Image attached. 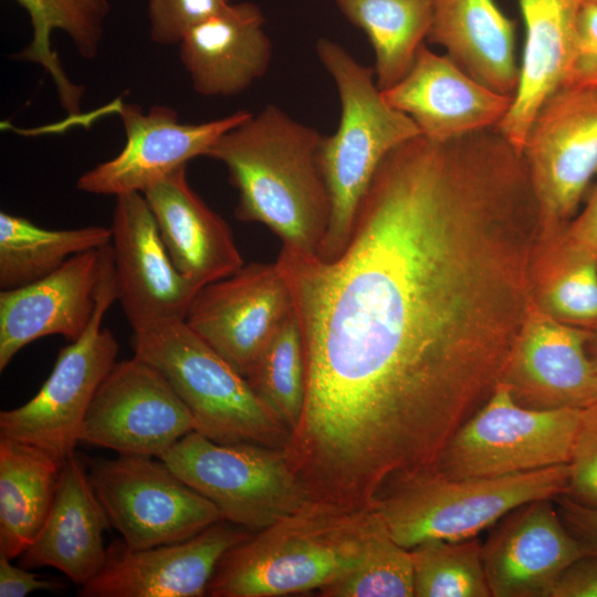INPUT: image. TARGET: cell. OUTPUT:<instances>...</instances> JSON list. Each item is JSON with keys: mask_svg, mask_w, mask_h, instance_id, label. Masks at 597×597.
Wrapping results in <instances>:
<instances>
[{"mask_svg": "<svg viewBox=\"0 0 597 597\" xmlns=\"http://www.w3.org/2000/svg\"><path fill=\"white\" fill-rule=\"evenodd\" d=\"M381 92L415 122L421 136L438 143L495 128L513 101V95L488 88L426 44L406 75Z\"/></svg>", "mask_w": 597, "mask_h": 597, "instance_id": "19", "label": "cell"}, {"mask_svg": "<svg viewBox=\"0 0 597 597\" xmlns=\"http://www.w3.org/2000/svg\"><path fill=\"white\" fill-rule=\"evenodd\" d=\"M142 193L172 263L192 282L202 287L244 265L229 224L190 187L186 166Z\"/></svg>", "mask_w": 597, "mask_h": 597, "instance_id": "23", "label": "cell"}, {"mask_svg": "<svg viewBox=\"0 0 597 597\" xmlns=\"http://www.w3.org/2000/svg\"><path fill=\"white\" fill-rule=\"evenodd\" d=\"M118 114L125 132L124 147L78 177L76 187L83 192L115 197L144 192L189 160L207 156L226 132L252 112L239 109L199 124L181 123L177 112L165 105H154L145 113L139 105L122 104Z\"/></svg>", "mask_w": 597, "mask_h": 597, "instance_id": "13", "label": "cell"}, {"mask_svg": "<svg viewBox=\"0 0 597 597\" xmlns=\"http://www.w3.org/2000/svg\"><path fill=\"white\" fill-rule=\"evenodd\" d=\"M231 2L232 0H148L150 38L161 45L179 44L189 30Z\"/></svg>", "mask_w": 597, "mask_h": 597, "instance_id": "34", "label": "cell"}, {"mask_svg": "<svg viewBox=\"0 0 597 597\" xmlns=\"http://www.w3.org/2000/svg\"><path fill=\"white\" fill-rule=\"evenodd\" d=\"M557 512L584 554L597 555V509L582 505L565 494L554 499Z\"/></svg>", "mask_w": 597, "mask_h": 597, "instance_id": "38", "label": "cell"}, {"mask_svg": "<svg viewBox=\"0 0 597 597\" xmlns=\"http://www.w3.org/2000/svg\"><path fill=\"white\" fill-rule=\"evenodd\" d=\"M544 244L597 260V176L585 196L583 207L563 233Z\"/></svg>", "mask_w": 597, "mask_h": 597, "instance_id": "37", "label": "cell"}, {"mask_svg": "<svg viewBox=\"0 0 597 597\" xmlns=\"http://www.w3.org/2000/svg\"><path fill=\"white\" fill-rule=\"evenodd\" d=\"M63 463L0 437V553L13 559L31 544L52 505Z\"/></svg>", "mask_w": 597, "mask_h": 597, "instance_id": "26", "label": "cell"}, {"mask_svg": "<svg viewBox=\"0 0 597 597\" xmlns=\"http://www.w3.org/2000/svg\"><path fill=\"white\" fill-rule=\"evenodd\" d=\"M315 52L335 83L341 105L338 126L332 135H323L318 151L331 200L329 226L318 256L332 260L345 249L358 206L384 159L421 133L386 101L374 67L327 38L316 41Z\"/></svg>", "mask_w": 597, "mask_h": 597, "instance_id": "4", "label": "cell"}, {"mask_svg": "<svg viewBox=\"0 0 597 597\" xmlns=\"http://www.w3.org/2000/svg\"><path fill=\"white\" fill-rule=\"evenodd\" d=\"M160 460L209 500L223 520L252 532L312 500L284 449L249 442L219 443L192 431Z\"/></svg>", "mask_w": 597, "mask_h": 597, "instance_id": "8", "label": "cell"}, {"mask_svg": "<svg viewBox=\"0 0 597 597\" xmlns=\"http://www.w3.org/2000/svg\"><path fill=\"white\" fill-rule=\"evenodd\" d=\"M86 467L109 526L129 548L181 542L223 520L158 458L118 454L91 459Z\"/></svg>", "mask_w": 597, "mask_h": 597, "instance_id": "11", "label": "cell"}, {"mask_svg": "<svg viewBox=\"0 0 597 597\" xmlns=\"http://www.w3.org/2000/svg\"><path fill=\"white\" fill-rule=\"evenodd\" d=\"M108 526L90 483L87 467L74 453L62 465L49 513L19 556V565L28 569L55 568L83 587L106 562L103 535Z\"/></svg>", "mask_w": 597, "mask_h": 597, "instance_id": "22", "label": "cell"}, {"mask_svg": "<svg viewBox=\"0 0 597 597\" xmlns=\"http://www.w3.org/2000/svg\"><path fill=\"white\" fill-rule=\"evenodd\" d=\"M105 247L73 255L51 274L0 292V370L28 344L50 335L70 342L87 328L96 306Z\"/></svg>", "mask_w": 597, "mask_h": 597, "instance_id": "20", "label": "cell"}, {"mask_svg": "<svg viewBox=\"0 0 597 597\" xmlns=\"http://www.w3.org/2000/svg\"><path fill=\"white\" fill-rule=\"evenodd\" d=\"M349 23L360 29L374 51L376 83L385 91L411 67L427 41L432 0H333Z\"/></svg>", "mask_w": 597, "mask_h": 597, "instance_id": "28", "label": "cell"}, {"mask_svg": "<svg viewBox=\"0 0 597 597\" xmlns=\"http://www.w3.org/2000/svg\"><path fill=\"white\" fill-rule=\"evenodd\" d=\"M134 357L157 368L190 411L195 431L219 443L284 449L290 432L265 408L248 379L185 320L134 329Z\"/></svg>", "mask_w": 597, "mask_h": 597, "instance_id": "6", "label": "cell"}, {"mask_svg": "<svg viewBox=\"0 0 597 597\" xmlns=\"http://www.w3.org/2000/svg\"><path fill=\"white\" fill-rule=\"evenodd\" d=\"M111 227L46 229L27 218L0 212V287L38 281L73 255L111 244Z\"/></svg>", "mask_w": 597, "mask_h": 597, "instance_id": "29", "label": "cell"}, {"mask_svg": "<svg viewBox=\"0 0 597 597\" xmlns=\"http://www.w3.org/2000/svg\"><path fill=\"white\" fill-rule=\"evenodd\" d=\"M192 431V416L165 376L133 356L116 362L98 387L80 442L160 459Z\"/></svg>", "mask_w": 597, "mask_h": 597, "instance_id": "12", "label": "cell"}, {"mask_svg": "<svg viewBox=\"0 0 597 597\" xmlns=\"http://www.w3.org/2000/svg\"><path fill=\"white\" fill-rule=\"evenodd\" d=\"M565 495L597 509V401L582 409Z\"/></svg>", "mask_w": 597, "mask_h": 597, "instance_id": "35", "label": "cell"}, {"mask_svg": "<svg viewBox=\"0 0 597 597\" xmlns=\"http://www.w3.org/2000/svg\"><path fill=\"white\" fill-rule=\"evenodd\" d=\"M252 531L222 520L176 543L133 549L123 540L107 548L106 562L82 597H201L221 557Z\"/></svg>", "mask_w": 597, "mask_h": 597, "instance_id": "16", "label": "cell"}, {"mask_svg": "<svg viewBox=\"0 0 597 597\" xmlns=\"http://www.w3.org/2000/svg\"><path fill=\"white\" fill-rule=\"evenodd\" d=\"M265 22L254 2H231L185 34L180 61L197 94L234 96L265 75L273 52Z\"/></svg>", "mask_w": 597, "mask_h": 597, "instance_id": "21", "label": "cell"}, {"mask_svg": "<svg viewBox=\"0 0 597 597\" xmlns=\"http://www.w3.org/2000/svg\"><path fill=\"white\" fill-rule=\"evenodd\" d=\"M569 465L496 478H449L433 465L390 482L374 510L389 535L411 549L427 541L476 537L515 507L565 494Z\"/></svg>", "mask_w": 597, "mask_h": 597, "instance_id": "5", "label": "cell"}, {"mask_svg": "<svg viewBox=\"0 0 597 597\" xmlns=\"http://www.w3.org/2000/svg\"><path fill=\"white\" fill-rule=\"evenodd\" d=\"M117 300L111 244L93 317L84 333L60 349L40 390L25 404L0 412V437L33 446L61 463L75 453L92 400L116 364L119 345L102 322Z\"/></svg>", "mask_w": 597, "mask_h": 597, "instance_id": "7", "label": "cell"}, {"mask_svg": "<svg viewBox=\"0 0 597 597\" xmlns=\"http://www.w3.org/2000/svg\"><path fill=\"white\" fill-rule=\"evenodd\" d=\"M410 554L415 597H491L478 536L427 541Z\"/></svg>", "mask_w": 597, "mask_h": 597, "instance_id": "32", "label": "cell"}, {"mask_svg": "<svg viewBox=\"0 0 597 597\" xmlns=\"http://www.w3.org/2000/svg\"><path fill=\"white\" fill-rule=\"evenodd\" d=\"M490 530L482 558L491 597H552L562 573L584 555L554 499L522 504Z\"/></svg>", "mask_w": 597, "mask_h": 597, "instance_id": "18", "label": "cell"}, {"mask_svg": "<svg viewBox=\"0 0 597 597\" xmlns=\"http://www.w3.org/2000/svg\"><path fill=\"white\" fill-rule=\"evenodd\" d=\"M384 528L374 509L311 500L231 547L219 561L207 596L318 593L352 569Z\"/></svg>", "mask_w": 597, "mask_h": 597, "instance_id": "3", "label": "cell"}, {"mask_svg": "<svg viewBox=\"0 0 597 597\" xmlns=\"http://www.w3.org/2000/svg\"><path fill=\"white\" fill-rule=\"evenodd\" d=\"M584 0H519L525 27L520 78L495 129L519 151L543 102L564 85L572 63Z\"/></svg>", "mask_w": 597, "mask_h": 597, "instance_id": "24", "label": "cell"}, {"mask_svg": "<svg viewBox=\"0 0 597 597\" xmlns=\"http://www.w3.org/2000/svg\"><path fill=\"white\" fill-rule=\"evenodd\" d=\"M521 154L546 243L563 233L597 176V86L554 91L534 115Z\"/></svg>", "mask_w": 597, "mask_h": 597, "instance_id": "10", "label": "cell"}, {"mask_svg": "<svg viewBox=\"0 0 597 597\" xmlns=\"http://www.w3.org/2000/svg\"><path fill=\"white\" fill-rule=\"evenodd\" d=\"M11 561L0 553V597H24L40 590L60 593L65 589L63 583L40 578L31 569L13 565Z\"/></svg>", "mask_w": 597, "mask_h": 597, "instance_id": "39", "label": "cell"}, {"mask_svg": "<svg viewBox=\"0 0 597 597\" xmlns=\"http://www.w3.org/2000/svg\"><path fill=\"white\" fill-rule=\"evenodd\" d=\"M28 13L32 27L29 44L14 59L40 64L51 76L59 102L69 115L80 114L84 86L74 84L64 72L51 36L63 31L78 54L93 60L98 54L104 23L109 14L108 0H14Z\"/></svg>", "mask_w": 597, "mask_h": 597, "instance_id": "27", "label": "cell"}, {"mask_svg": "<svg viewBox=\"0 0 597 597\" xmlns=\"http://www.w3.org/2000/svg\"><path fill=\"white\" fill-rule=\"evenodd\" d=\"M588 1H595V2H597V0H588Z\"/></svg>", "mask_w": 597, "mask_h": 597, "instance_id": "42", "label": "cell"}, {"mask_svg": "<svg viewBox=\"0 0 597 597\" xmlns=\"http://www.w3.org/2000/svg\"><path fill=\"white\" fill-rule=\"evenodd\" d=\"M324 597H415L410 549L399 545L386 527L362 559L345 575L317 593Z\"/></svg>", "mask_w": 597, "mask_h": 597, "instance_id": "33", "label": "cell"}, {"mask_svg": "<svg viewBox=\"0 0 597 597\" xmlns=\"http://www.w3.org/2000/svg\"><path fill=\"white\" fill-rule=\"evenodd\" d=\"M582 409L520 406L500 383L450 438L433 467L449 478H496L567 464Z\"/></svg>", "mask_w": 597, "mask_h": 597, "instance_id": "9", "label": "cell"}, {"mask_svg": "<svg viewBox=\"0 0 597 597\" xmlns=\"http://www.w3.org/2000/svg\"><path fill=\"white\" fill-rule=\"evenodd\" d=\"M552 597H597V555L584 554L559 576Z\"/></svg>", "mask_w": 597, "mask_h": 597, "instance_id": "40", "label": "cell"}, {"mask_svg": "<svg viewBox=\"0 0 597 597\" xmlns=\"http://www.w3.org/2000/svg\"><path fill=\"white\" fill-rule=\"evenodd\" d=\"M587 349L597 369V329L590 332L587 342Z\"/></svg>", "mask_w": 597, "mask_h": 597, "instance_id": "41", "label": "cell"}, {"mask_svg": "<svg viewBox=\"0 0 597 597\" xmlns=\"http://www.w3.org/2000/svg\"><path fill=\"white\" fill-rule=\"evenodd\" d=\"M564 85L597 86V2L579 9L572 63Z\"/></svg>", "mask_w": 597, "mask_h": 597, "instance_id": "36", "label": "cell"}, {"mask_svg": "<svg viewBox=\"0 0 597 597\" xmlns=\"http://www.w3.org/2000/svg\"><path fill=\"white\" fill-rule=\"evenodd\" d=\"M590 331L559 322L533 305L501 383L522 407L583 409L597 401V369L589 356Z\"/></svg>", "mask_w": 597, "mask_h": 597, "instance_id": "17", "label": "cell"}, {"mask_svg": "<svg viewBox=\"0 0 597 597\" xmlns=\"http://www.w3.org/2000/svg\"><path fill=\"white\" fill-rule=\"evenodd\" d=\"M254 394L291 433L298 426L306 399V360L294 312L276 329L247 377Z\"/></svg>", "mask_w": 597, "mask_h": 597, "instance_id": "31", "label": "cell"}, {"mask_svg": "<svg viewBox=\"0 0 597 597\" xmlns=\"http://www.w3.org/2000/svg\"><path fill=\"white\" fill-rule=\"evenodd\" d=\"M534 303L565 324L597 329V260L541 244L533 266Z\"/></svg>", "mask_w": 597, "mask_h": 597, "instance_id": "30", "label": "cell"}, {"mask_svg": "<svg viewBox=\"0 0 597 597\" xmlns=\"http://www.w3.org/2000/svg\"><path fill=\"white\" fill-rule=\"evenodd\" d=\"M540 223L499 135H420L384 159L337 256L281 248L306 360L284 451L311 491L369 502L434 464L502 380L534 302Z\"/></svg>", "mask_w": 597, "mask_h": 597, "instance_id": "1", "label": "cell"}, {"mask_svg": "<svg viewBox=\"0 0 597 597\" xmlns=\"http://www.w3.org/2000/svg\"><path fill=\"white\" fill-rule=\"evenodd\" d=\"M323 135L268 104L226 132L207 157L222 163L239 192L234 214L272 230L282 248L320 255L331 200L318 151Z\"/></svg>", "mask_w": 597, "mask_h": 597, "instance_id": "2", "label": "cell"}, {"mask_svg": "<svg viewBox=\"0 0 597 597\" xmlns=\"http://www.w3.org/2000/svg\"><path fill=\"white\" fill-rule=\"evenodd\" d=\"M427 41L482 85L514 95L520 78L515 24L495 0H432Z\"/></svg>", "mask_w": 597, "mask_h": 597, "instance_id": "25", "label": "cell"}, {"mask_svg": "<svg viewBox=\"0 0 597 597\" xmlns=\"http://www.w3.org/2000/svg\"><path fill=\"white\" fill-rule=\"evenodd\" d=\"M293 310L276 262H251L202 286L185 322L245 378Z\"/></svg>", "mask_w": 597, "mask_h": 597, "instance_id": "14", "label": "cell"}, {"mask_svg": "<svg viewBox=\"0 0 597 597\" xmlns=\"http://www.w3.org/2000/svg\"><path fill=\"white\" fill-rule=\"evenodd\" d=\"M111 230L117 300L133 329L185 320L201 286L172 263L142 192L116 197Z\"/></svg>", "mask_w": 597, "mask_h": 597, "instance_id": "15", "label": "cell"}]
</instances>
